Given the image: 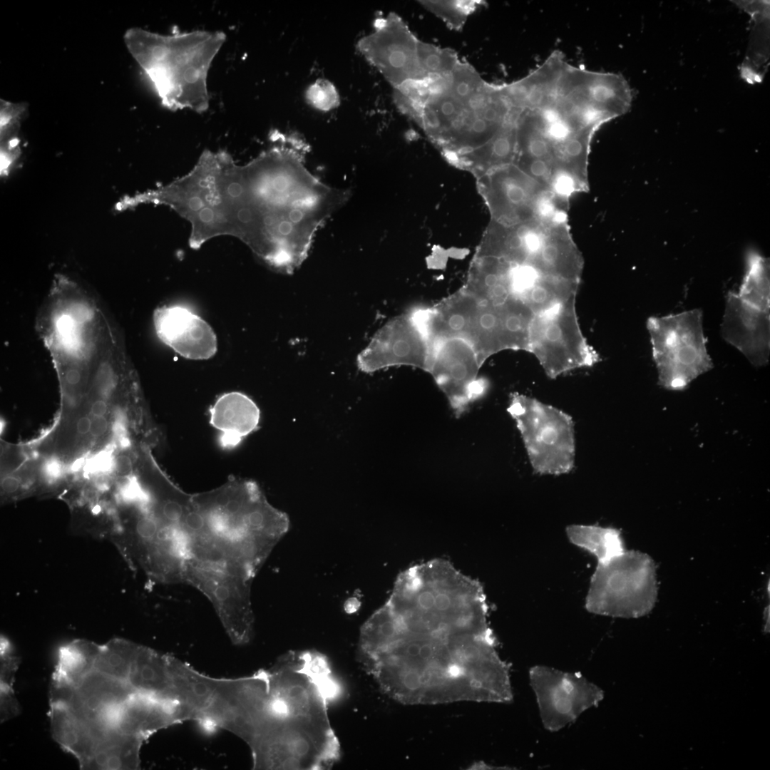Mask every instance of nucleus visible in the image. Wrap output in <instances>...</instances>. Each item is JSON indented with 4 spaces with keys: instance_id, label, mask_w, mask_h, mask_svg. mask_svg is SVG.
Listing matches in <instances>:
<instances>
[{
    "instance_id": "8",
    "label": "nucleus",
    "mask_w": 770,
    "mask_h": 770,
    "mask_svg": "<svg viewBox=\"0 0 770 770\" xmlns=\"http://www.w3.org/2000/svg\"><path fill=\"white\" fill-rule=\"evenodd\" d=\"M575 297L535 315L532 323L529 351L550 379L599 360L580 328Z\"/></svg>"
},
{
    "instance_id": "12",
    "label": "nucleus",
    "mask_w": 770,
    "mask_h": 770,
    "mask_svg": "<svg viewBox=\"0 0 770 770\" xmlns=\"http://www.w3.org/2000/svg\"><path fill=\"white\" fill-rule=\"evenodd\" d=\"M477 178L492 221L513 225L538 220V202L545 192L550 190L530 178L516 165L501 166Z\"/></svg>"
},
{
    "instance_id": "38",
    "label": "nucleus",
    "mask_w": 770,
    "mask_h": 770,
    "mask_svg": "<svg viewBox=\"0 0 770 770\" xmlns=\"http://www.w3.org/2000/svg\"><path fill=\"white\" fill-rule=\"evenodd\" d=\"M46 476L50 479L57 478L61 472L60 463L56 461H50L45 466Z\"/></svg>"
},
{
    "instance_id": "27",
    "label": "nucleus",
    "mask_w": 770,
    "mask_h": 770,
    "mask_svg": "<svg viewBox=\"0 0 770 770\" xmlns=\"http://www.w3.org/2000/svg\"><path fill=\"white\" fill-rule=\"evenodd\" d=\"M421 4L442 19L450 28L460 30L468 16L484 1H422Z\"/></svg>"
},
{
    "instance_id": "20",
    "label": "nucleus",
    "mask_w": 770,
    "mask_h": 770,
    "mask_svg": "<svg viewBox=\"0 0 770 770\" xmlns=\"http://www.w3.org/2000/svg\"><path fill=\"white\" fill-rule=\"evenodd\" d=\"M49 718L53 739L77 759L81 769H85L98 744L112 732L79 719L63 707L50 706Z\"/></svg>"
},
{
    "instance_id": "10",
    "label": "nucleus",
    "mask_w": 770,
    "mask_h": 770,
    "mask_svg": "<svg viewBox=\"0 0 770 770\" xmlns=\"http://www.w3.org/2000/svg\"><path fill=\"white\" fill-rule=\"evenodd\" d=\"M419 40L395 13L377 19L374 30L361 37L356 48L393 88L426 76L417 54Z\"/></svg>"
},
{
    "instance_id": "22",
    "label": "nucleus",
    "mask_w": 770,
    "mask_h": 770,
    "mask_svg": "<svg viewBox=\"0 0 770 770\" xmlns=\"http://www.w3.org/2000/svg\"><path fill=\"white\" fill-rule=\"evenodd\" d=\"M143 742L114 730L98 744L85 769H138Z\"/></svg>"
},
{
    "instance_id": "16",
    "label": "nucleus",
    "mask_w": 770,
    "mask_h": 770,
    "mask_svg": "<svg viewBox=\"0 0 770 770\" xmlns=\"http://www.w3.org/2000/svg\"><path fill=\"white\" fill-rule=\"evenodd\" d=\"M188 720L193 717L183 703L134 692L120 705L113 727L144 741L163 729Z\"/></svg>"
},
{
    "instance_id": "26",
    "label": "nucleus",
    "mask_w": 770,
    "mask_h": 770,
    "mask_svg": "<svg viewBox=\"0 0 770 770\" xmlns=\"http://www.w3.org/2000/svg\"><path fill=\"white\" fill-rule=\"evenodd\" d=\"M139 647V645L125 639L111 640L100 645L93 670L110 678L128 683Z\"/></svg>"
},
{
    "instance_id": "35",
    "label": "nucleus",
    "mask_w": 770,
    "mask_h": 770,
    "mask_svg": "<svg viewBox=\"0 0 770 770\" xmlns=\"http://www.w3.org/2000/svg\"><path fill=\"white\" fill-rule=\"evenodd\" d=\"M20 486V480L13 476H6L1 481V490L4 493L7 495L16 493L19 490Z\"/></svg>"
},
{
    "instance_id": "30",
    "label": "nucleus",
    "mask_w": 770,
    "mask_h": 770,
    "mask_svg": "<svg viewBox=\"0 0 770 770\" xmlns=\"http://www.w3.org/2000/svg\"><path fill=\"white\" fill-rule=\"evenodd\" d=\"M305 100L314 108L330 111L340 104L337 89L329 81L319 78L310 84L305 91Z\"/></svg>"
},
{
    "instance_id": "40",
    "label": "nucleus",
    "mask_w": 770,
    "mask_h": 770,
    "mask_svg": "<svg viewBox=\"0 0 770 770\" xmlns=\"http://www.w3.org/2000/svg\"><path fill=\"white\" fill-rule=\"evenodd\" d=\"M107 411V405L103 401H96L91 406V412L95 417H101Z\"/></svg>"
},
{
    "instance_id": "18",
    "label": "nucleus",
    "mask_w": 770,
    "mask_h": 770,
    "mask_svg": "<svg viewBox=\"0 0 770 770\" xmlns=\"http://www.w3.org/2000/svg\"><path fill=\"white\" fill-rule=\"evenodd\" d=\"M526 264L542 276L580 284L584 260L568 221L547 227L538 250Z\"/></svg>"
},
{
    "instance_id": "37",
    "label": "nucleus",
    "mask_w": 770,
    "mask_h": 770,
    "mask_svg": "<svg viewBox=\"0 0 770 770\" xmlns=\"http://www.w3.org/2000/svg\"><path fill=\"white\" fill-rule=\"evenodd\" d=\"M108 428V421L104 416L96 417L92 421L90 433L92 436L98 437L103 435Z\"/></svg>"
},
{
    "instance_id": "11",
    "label": "nucleus",
    "mask_w": 770,
    "mask_h": 770,
    "mask_svg": "<svg viewBox=\"0 0 770 770\" xmlns=\"http://www.w3.org/2000/svg\"><path fill=\"white\" fill-rule=\"evenodd\" d=\"M481 365L473 346L465 339L436 338L428 342L426 370L446 394L457 416L484 391L483 383L477 379Z\"/></svg>"
},
{
    "instance_id": "19",
    "label": "nucleus",
    "mask_w": 770,
    "mask_h": 770,
    "mask_svg": "<svg viewBox=\"0 0 770 770\" xmlns=\"http://www.w3.org/2000/svg\"><path fill=\"white\" fill-rule=\"evenodd\" d=\"M210 423L220 432V443L224 448L238 446L258 427L260 411L247 395L228 392L220 396L210 407Z\"/></svg>"
},
{
    "instance_id": "31",
    "label": "nucleus",
    "mask_w": 770,
    "mask_h": 770,
    "mask_svg": "<svg viewBox=\"0 0 770 770\" xmlns=\"http://www.w3.org/2000/svg\"><path fill=\"white\" fill-rule=\"evenodd\" d=\"M0 659V687L13 688L20 659L14 652L8 640L1 638Z\"/></svg>"
},
{
    "instance_id": "23",
    "label": "nucleus",
    "mask_w": 770,
    "mask_h": 770,
    "mask_svg": "<svg viewBox=\"0 0 770 770\" xmlns=\"http://www.w3.org/2000/svg\"><path fill=\"white\" fill-rule=\"evenodd\" d=\"M571 543L595 557L597 563H606L625 551L620 532L611 527L573 524L566 528Z\"/></svg>"
},
{
    "instance_id": "32",
    "label": "nucleus",
    "mask_w": 770,
    "mask_h": 770,
    "mask_svg": "<svg viewBox=\"0 0 770 770\" xmlns=\"http://www.w3.org/2000/svg\"><path fill=\"white\" fill-rule=\"evenodd\" d=\"M21 154L20 139L17 135L1 139V176L9 175Z\"/></svg>"
},
{
    "instance_id": "4",
    "label": "nucleus",
    "mask_w": 770,
    "mask_h": 770,
    "mask_svg": "<svg viewBox=\"0 0 770 770\" xmlns=\"http://www.w3.org/2000/svg\"><path fill=\"white\" fill-rule=\"evenodd\" d=\"M123 38L164 107L197 113L208 109L207 76L226 40L224 32L196 30L162 35L131 28Z\"/></svg>"
},
{
    "instance_id": "21",
    "label": "nucleus",
    "mask_w": 770,
    "mask_h": 770,
    "mask_svg": "<svg viewBox=\"0 0 770 770\" xmlns=\"http://www.w3.org/2000/svg\"><path fill=\"white\" fill-rule=\"evenodd\" d=\"M169 657L170 654L140 645L130 672L129 684L135 692L178 701Z\"/></svg>"
},
{
    "instance_id": "5",
    "label": "nucleus",
    "mask_w": 770,
    "mask_h": 770,
    "mask_svg": "<svg viewBox=\"0 0 770 770\" xmlns=\"http://www.w3.org/2000/svg\"><path fill=\"white\" fill-rule=\"evenodd\" d=\"M657 596L655 566L639 551H625L610 560L597 563L585 600L590 613L621 618L648 614Z\"/></svg>"
},
{
    "instance_id": "9",
    "label": "nucleus",
    "mask_w": 770,
    "mask_h": 770,
    "mask_svg": "<svg viewBox=\"0 0 770 770\" xmlns=\"http://www.w3.org/2000/svg\"><path fill=\"white\" fill-rule=\"evenodd\" d=\"M543 725L558 732L603 699L604 692L579 672L536 665L529 670Z\"/></svg>"
},
{
    "instance_id": "7",
    "label": "nucleus",
    "mask_w": 770,
    "mask_h": 770,
    "mask_svg": "<svg viewBox=\"0 0 770 770\" xmlns=\"http://www.w3.org/2000/svg\"><path fill=\"white\" fill-rule=\"evenodd\" d=\"M507 411L515 423L534 473L560 476L574 468L575 425L570 415L518 393L511 394Z\"/></svg>"
},
{
    "instance_id": "13",
    "label": "nucleus",
    "mask_w": 770,
    "mask_h": 770,
    "mask_svg": "<svg viewBox=\"0 0 770 770\" xmlns=\"http://www.w3.org/2000/svg\"><path fill=\"white\" fill-rule=\"evenodd\" d=\"M428 357L427 341L406 315L394 318L376 332L358 355L357 365L366 373L400 365L426 370Z\"/></svg>"
},
{
    "instance_id": "33",
    "label": "nucleus",
    "mask_w": 770,
    "mask_h": 770,
    "mask_svg": "<svg viewBox=\"0 0 770 770\" xmlns=\"http://www.w3.org/2000/svg\"><path fill=\"white\" fill-rule=\"evenodd\" d=\"M1 722H4L19 714L21 709L13 688H0Z\"/></svg>"
},
{
    "instance_id": "28",
    "label": "nucleus",
    "mask_w": 770,
    "mask_h": 770,
    "mask_svg": "<svg viewBox=\"0 0 770 770\" xmlns=\"http://www.w3.org/2000/svg\"><path fill=\"white\" fill-rule=\"evenodd\" d=\"M417 54L420 66L426 74L450 73L460 61L453 51L419 40Z\"/></svg>"
},
{
    "instance_id": "15",
    "label": "nucleus",
    "mask_w": 770,
    "mask_h": 770,
    "mask_svg": "<svg viewBox=\"0 0 770 770\" xmlns=\"http://www.w3.org/2000/svg\"><path fill=\"white\" fill-rule=\"evenodd\" d=\"M158 338L181 356L207 359L217 351V337L210 325L190 309L180 304L163 306L153 317Z\"/></svg>"
},
{
    "instance_id": "34",
    "label": "nucleus",
    "mask_w": 770,
    "mask_h": 770,
    "mask_svg": "<svg viewBox=\"0 0 770 770\" xmlns=\"http://www.w3.org/2000/svg\"><path fill=\"white\" fill-rule=\"evenodd\" d=\"M114 462L111 455L101 453L90 461L88 470L91 472L105 473L114 468Z\"/></svg>"
},
{
    "instance_id": "24",
    "label": "nucleus",
    "mask_w": 770,
    "mask_h": 770,
    "mask_svg": "<svg viewBox=\"0 0 770 770\" xmlns=\"http://www.w3.org/2000/svg\"><path fill=\"white\" fill-rule=\"evenodd\" d=\"M100 645L86 640H75L59 648L53 678L76 686L94 669Z\"/></svg>"
},
{
    "instance_id": "2",
    "label": "nucleus",
    "mask_w": 770,
    "mask_h": 770,
    "mask_svg": "<svg viewBox=\"0 0 770 770\" xmlns=\"http://www.w3.org/2000/svg\"><path fill=\"white\" fill-rule=\"evenodd\" d=\"M272 145L247 164L232 162L220 185L227 234L284 273L304 261L319 229L346 202L349 192L326 185L304 162V145L272 135Z\"/></svg>"
},
{
    "instance_id": "39",
    "label": "nucleus",
    "mask_w": 770,
    "mask_h": 770,
    "mask_svg": "<svg viewBox=\"0 0 770 770\" xmlns=\"http://www.w3.org/2000/svg\"><path fill=\"white\" fill-rule=\"evenodd\" d=\"M92 421L86 416H83L78 419L76 423V428L80 434H86L91 431Z\"/></svg>"
},
{
    "instance_id": "36",
    "label": "nucleus",
    "mask_w": 770,
    "mask_h": 770,
    "mask_svg": "<svg viewBox=\"0 0 770 770\" xmlns=\"http://www.w3.org/2000/svg\"><path fill=\"white\" fill-rule=\"evenodd\" d=\"M114 468L119 475L130 474L132 471L130 459L126 456H120L114 462Z\"/></svg>"
},
{
    "instance_id": "14",
    "label": "nucleus",
    "mask_w": 770,
    "mask_h": 770,
    "mask_svg": "<svg viewBox=\"0 0 770 770\" xmlns=\"http://www.w3.org/2000/svg\"><path fill=\"white\" fill-rule=\"evenodd\" d=\"M769 311L742 300L734 291H729L726 295L722 336L756 367L765 366L769 361Z\"/></svg>"
},
{
    "instance_id": "6",
    "label": "nucleus",
    "mask_w": 770,
    "mask_h": 770,
    "mask_svg": "<svg viewBox=\"0 0 770 770\" xmlns=\"http://www.w3.org/2000/svg\"><path fill=\"white\" fill-rule=\"evenodd\" d=\"M702 312L694 309L664 317H650L647 328L658 384L681 391L713 368L707 349Z\"/></svg>"
},
{
    "instance_id": "17",
    "label": "nucleus",
    "mask_w": 770,
    "mask_h": 770,
    "mask_svg": "<svg viewBox=\"0 0 770 770\" xmlns=\"http://www.w3.org/2000/svg\"><path fill=\"white\" fill-rule=\"evenodd\" d=\"M134 692L129 683L93 670L76 686L66 708L83 721L113 729V719L120 705Z\"/></svg>"
},
{
    "instance_id": "3",
    "label": "nucleus",
    "mask_w": 770,
    "mask_h": 770,
    "mask_svg": "<svg viewBox=\"0 0 770 770\" xmlns=\"http://www.w3.org/2000/svg\"><path fill=\"white\" fill-rule=\"evenodd\" d=\"M268 696L260 733L250 746L255 769L321 770L340 758L329 704L342 692L326 657L290 651L265 669Z\"/></svg>"
},
{
    "instance_id": "41",
    "label": "nucleus",
    "mask_w": 770,
    "mask_h": 770,
    "mask_svg": "<svg viewBox=\"0 0 770 770\" xmlns=\"http://www.w3.org/2000/svg\"><path fill=\"white\" fill-rule=\"evenodd\" d=\"M66 380L71 384H75L80 380V374L76 370H71L66 374Z\"/></svg>"
},
{
    "instance_id": "25",
    "label": "nucleus",
    "mask_w": 770,
    "mask_h": 770,
    "mask_svg": "<svg viewBox=\"0 0 770 770\" xmlns=\"http://www.w3.org/2000/svg\"><path fill=\"white\" fill-rule=\"evenodd\" d=\"M742 300L766 311L770 309L769 260L750 250L745 257V272L737 292Z\"/></svg>"
},
{
    "instance_id": "1",
    "label": "nucleus",
    "mask_w": 770,
    "mask_h": 770,
    "mask_svg": "<svg viewBox=\"0 0 770 770\" xmlns=\"http://www.w3.org/2000/svg\"><path fill=\"white\" fill-rule=\"evenodd\" d=\"M481 585L433 559L398 577L361 627L359 661L404 704L509 703V665L496 650Z\"/></svg>"
},
{
    "instance_id": "29",
    "label": "nucleus",
    "mask_w": 770,
    "mask_h": 770,
    "mask_svg": "<svg viewBox=\"0 0 770 770\" xmlns=\"http://www.w3.org/2000/svg\"><path fill=\"white\" fill-rule=\"evenodd\" d=\"M484 82L471 65L459 61L451 72V93L464 103Z\"/></svg>"
}]
</instances>
